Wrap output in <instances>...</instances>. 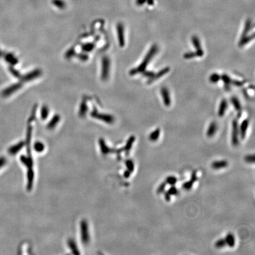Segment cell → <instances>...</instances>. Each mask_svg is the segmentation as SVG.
I'll return each mask as SVG.
<instances>
[{"instance_id":"cell-1","label":"cell","mask_w":255,"mask_h":255,"mask_svg":"<svg viewBox=\"0 0 255 255\" xmlns=\"http://www.w3.org/2000/svg\"><path fill=\"white\" fill-rule=\"evenodd\" d=\"M158 51V46L157 44H153L151 47L149 51H148L147 54L145 55L144 59H143V62H141V63L138 66V67L131 69L129 71V74L131 76H134L135 74L143 73V71H145L148 64L153 59V56L157 53Z\"/></svg>"},{"instance_id":"cell-2","label":"cell","mask_w":255,"mask_h":255,"mask_svg":"<svg viewBox=\"0 0 255 255\" xmlns=\"http://www.w3.org/2000/svg\"><path fill=\"white\" fill-rule=\"evenodd\" d=\"M111 61L108 57L105 56L102 60V74L101 78L103 81H106L108 79L110 71Z\"/></svg>"},{"instance_id":"cell-3","label":"cell","mask_w":255,"mask_h":255,"mask_svg":"<svg viewBox=\"0 0 255 255\" xmlns=\"http://www.w3.org/2000/svg\"><path fill=\"white\" fill-rule=\"evenodd\" d=\"M91 115L93 118L99 119L107 123L112 124L115 121V119L112 115L98 112L96 109H94L91 113Z\"/></svg>"},{"instance_id":"cell-4","label":"cell","mask_w":255,"mask_h":255,"mask_svg":"<svg viewBox=\"0 0 255 255\" xmlns=\"http://www.w3.org/2000/svg\"><path fill=\"white\" fill-rule=\"evenodd\" d=\"M239 125L238 121L235 119L232 122V143L235 146H238L239 143Z\"/></svg>"},{"instance_id":"cell-5","label":"cell","mask_w":255,"mask_h":255,"mask_svg":"<svg viewBox=\"0 0 255 255\" xmlns=\"http://www.w3.org/2000/svg\"><path fill=\"white\" fill-rule=\"evenodd\" d=\"M81 229L82 243L84 245L88 244L89 242V233L88 225L86 220H82L81 224Z\"/></svg>"},{"instance_id":"cell-6","label":"cell","mask_w":255,"mask_h":255,"mask_svg":"<svg viewBox=\"0 0 255 255\" xmlns=\"http://www.w3.org/2000/svg\"><path fill=\"white\" fill-rule=\"evenodd\" d=\"M42 74L41 70L40 69H36L33 71L28 73L27 74H25L24 76H21V79L22 82H30L31 81L40 77Z\"/></svg>"},{"instance_id":"cell-7","label":"cell","mask_w":255,"mask_h":255,"mask_svg":"<svg viewBox=\"0 0 255 255\" xmlns=\"http://www.w3.org/2000/svg\"><path fill=\"white\" fill-rule=\"evenodd\" d=\"M191 42L195 49V53L197 57H202L204 56V50L202 48L200 39L196 36H193L191 37Z\"/></svg>"},{"instance_id":"cell-8","label":"cell","mask_w":255,"mask_h":255,"mask_svg":"<svg viewBox=\"0 0 255 255\" xmlns=\"http://www.w3.org/2000/svg\"><path fill=\"white\" fill-rule=\"evenodd\" d=\"M22 87V83H17L15 84H12L10 86L7 88L5 89L2 93V96L3 97H8L11 95L13 93L17 92L18 90H19Z\"/></svg>"},{"instance_id":"cell-9","label":"cell","mask_w":255,"mask_h":255,"mask_svg":"<svg viewBox=\"0 0 255 255\" xmlns=\"http://www.w3.org/2000/svg\"><path fill=\"white\" fill-rule=\"evenodd\" d=\"M116 31L118 37L119 44L121 47H123L125 46V34H124V26L122 23L118 24L116 26Z\"/></svg>"},{"instance_id":"cell-10","label":"cell","mask_w":255,"mask_h":255,"mask_svg":"<svg viewBox=\"0 0 255 255\" xmlns=\"http://www.w3.org/2000/svg\"><path fill=\"white\" fill-rule=\"evenodd\" d=\"M161 93L163 99L164 105L167 107L170 106L171 104V99L168 89L166 87H163L161 89Z\"/></svg>"},{"instance_id":"cell-11","label":"cell","mask_w":255,"mask_h":255,"mask_svg":"<svg viewBox=\"0 0 255 255\" xmlns=\"http://www.w3.org/2000/svg\"><path fill=\"white\" fill-rule=\"evenodd\" d=\"M170 71V68L169 67H164L163 69H161V70H160L158 72H157V73H155V74L153 75V78H150V79H148V81L147 82V83L150 84V83H153L154 81H157V79H159L160 78H162L165 74H167Z\"/></svg>"},{"instance_id":"cell-12","label":"cell","mask_w":255,"mask_h":255,"mask_svg":"<svg viewBox=\"0 0 255 255\" xmlns=\"http://www.w3.org/2000/svg\"><path fill=\"white\" fill-rule=\"evenodd\" d=\"M249 121L248 119H245L243 120L240 125L239 126V136H240V138L243 140L245 139L246 136V133H247V131L249 127Z\"/></svg>"},{"instance_id":"cell-13","label":"cell","mask_w":255,"mask_h":255,"mask_svg":"<svg viewBox=\"0 0 255 255\" xmlns=\"http://www.w3.org/2000/svg\"><path fill=\"white\" fill-rule=\"evenodd\" d=\"M3 57L5 61L9 63L11 66H15L19 63L17 58L12 53H4Z\"/></svg>"},{"instance_id":"cell-14","label":"cell","mask_w":255,"mask_h":255,"mask_svg":"<svg viewBox=\"0 0 255 255\" xmlns=\"http://www.w3.org/2000/svg\"><path fill=\"white\" fill-rule=\"evenodd\" d=\"M24 143L22 141H21L20 143H17V144L12 145L9 149V153H10L11 155H15L17 153H19L21 150L22 148V147L24 145Z\"/></svg>"},{"instance_id":"cell-15","label":"cell","mask_w":255,"mask_h":255,"mask_svg":"<svg viewBox=\"0 0 255 255\" xmlns=\"http://www.w3.org/2000/svg\"><path fill=\"white\" fill-rule=\"evenodd\" d=\"M229 163L226 160L221 161H215L212 163V168L214 170H219L224 168L228 166Z\"/></svg>"},{"instance_id":"cell-16","label":"cell","mask_w":255,"mask_h":255,"mask_svg":"<svg viewBox=\"0 0 255 255\" xmlns=\"http://www.w3.org/2000/svg\"><path fill=\"white\" fill-rule=\"evenodd\" d=\"M227 106H228L227 101L225 99H222L220 102V103L219 108V111H218V115L220 117H222L225 115V112H226V109L227 108Z\"/></svg>"},{"instance_id":"cell-17","label":"cell","mask_w":255,"mask_h":255,"mask_svg":"<svg viewBox=\"0 0 255 255\" xmlns=\"http://www.w3.org/2000/svg\"><path fill=\"white\" fill-rule=\"evenodd\" d=\"M217 129V126L215 122H212L210 124L207 131V136L209 138H212L215 134Z\"/></svg>"},{"instance_id":"cell-18","label":"cell","mask_w":255,"mask_h":255,"mask_svg":"<svg viewBox=\"0 0 255 255\" xmlns=\"http://www.w3.org/2000/svg\"><path fill=\"white\" fill-rule=\"evenodd\" d=\"M255 37V33H252V34L249 35V36H246L244 37L240 38V41L239 43V47H243L245 46L246 44H247L249 42L252 41V40L254 39Z\"/></svg>"},{"instance_id":"cell-19","label":"cell","mask_w":255,"mask_h":255,"mask_svg":"<svg viewBox=\"0 0 255 255\" xmlns=\"http://www.w3.org/2000/svg\"><path fill=\"white\" fill-rule=\"evenodd\" d=\"M220 79H222V81L224 83L226 91H229L230 89V85L232 84V79H231V78L226 74H223L222 76H220Z\"/></svg>"},{"instance_id":"cell-20","label":"cell","mask_w":255,"mask_h":255,"mask_svg":"<svg viewBox=\"0 0 255 255\" xmlns=\"http://www.w3.org/2000/svg\"><path fill=\"white\" fill-rule=\"evenodd\" d=\"M60 117L59 115H54L51 118V120L50 121V122H49L48 125H47V128L49 129H54L55 128V126L58 124V123L60 121Z\"/></svg>"},{"instance_id":"cell-21","label":"cell","mask_w":255,"mask_h":255,"mask_svg":"<svg viewBox=\"0 0 255 255\" xmlns=\"http://www.w3.org/2000/svg\"><path fill=\"white\" fill-rule=\"evenodd\" d=\"M230 101L232 102L233 106H234L235 110L236 111L239 112V114L240 115H242V113H240V112L242 111V105H241V103L239 101V100L238 99V98L237 97L233 96L232 98H231Z\"/></svg>"},{"instance_id":"cell-22","label":"cell","mask_w":255,"mask_h":255,"mask_svg":"<svg viewBox=\"0 0 255 255\" xmlns=\"http://www.w3.org/2000/svg\"><path fill=\"white\" fill-rule=\"evenodd\" d=\"M226 245H227L230 247H233L235 246L236 242H235V237L233 234L229 233L226 235L225 239Z\"/></svg>"},{"instance_id":"cell-23","label":"cell","mask_w":255,"mask_h":255,"mask_svg":"<svg viewBox=\"0 0 255 255\" xmlns=\"http://www.w3.org/2000/svg\"><path fill=\"white\" fill-rule=\"evenodd\" d=\"M135 136H130L128 140V141L126 142V143L124 148L123 149L126 153H129L130 150H131V148L133 147V143L135 142Z\"/></svg>"},{"instance_id":"cell-24","label":"cell","mask_w":255,"mask_h":255,"mask_svg":"<svg viewBox=\"0 0 255 255\" xmlns=\"http://www.w3.org/2000/svg\"><path fill=\"white\" fill-rule=\"evenodd\" d=\"M251 28H252V21L251 20L248 19L245 22V27H244V29H243L240 38L244 37L246 36H247L248 33L250 30Z\"/></svg>"},{"instance_id":"cell-25","label":"cell","mask_w":255,"mask_h":255,"mask_svg":"<svg viewBox=\"0 0 255 255\" xmlns=\"http://www.w3.org/2000/svg\"><path fill=\"white\" fill-rule=\"evenodd\" d=\"M88 108L86 102L84 100H83L80 105V108L79 111V116L81 117L84 116L88 112Z\"/></svg>"},{"instance_id":"cell-26","label":"cell","mask_w":255,"mask_h":255,"mask_svg":"<svg viewBox=\"0 0 255 255\" xmlns=\"http://www.w3.org/2000/svg\"><path fill=\"white\" fill-rule=\"evenodd\" d=\"M160 133H161V131L159 128H157L156 129H155L149 135V140L153 142H155L157 141L160 137Z\"/></svg>"},{"instance_id":"cell-27","label":"cell","mask_w":255,"mask_h":255,"mask_svg":"<svg viewBox=\"0 0 255 255\" xmlns=\"http://www.w3.org/2000/svg\"><path fill=\"white\" fill-rule=\"evenodd\" d=\"M21 161L24 164L26 167H28L29 169L32 168L33 167V160L30 157H26L25 156L22 155L20 158Z\"/></svg>"},{"instance_id":"cell-28","label":"cell","mask_w":255,"mask_h":255,"mask_svg":"<svg viewBox=\"0 0 255 255\" xmlns=\"http://www.w3.org/2000/svg\"><path fill=\"white\" fill-rule=\"evenodd\" d=\"M49 109L48 107L46 105L42 106L41 111H40L41 119L46 120L49 116Z\"/></svg>"},{"instance_id":"cell-29","label":"cell","mask_w":255,"mask_h":255,"mask_svg":"<svg viewBox=\"0 0 255 255\" xmlns=\"http://www.w3.org/2000/svg\"><path fill=\"white\" fill-rule=\"evenodd\" d=\"M95 47V44L92 43H88L83 44L82 49L84 52H90L93 50Z\"/></svg>"},{"instance_id":"cell-30","label":"cell","mask_w":255,"mask_h":255,"mask_svg":"<svg viewBox=\"0 0 255 255\" xmlns=\"http://www.w3.org/2000/svg\"><path fill=\"white\" fill-rule=\"evenodd\" d=\"M177 181L178 180L175 177L171 175L167 177L165 182L166 183V184H168L171 186V185H175V184L177 183Z\"/></svg>"},{"instance_id":"cell-31","label":"cell","mask_w":255,"mask_h":255,"mask_svg":"<svg viewBox=\"0 0 255 255\" xmlns=\"http://www.w3.org/2000/svg\"><path fill=\"white\" fill-rule=\"evenodd\" d=\"M68 245H69V247H70V249H71V251L73 252V253L74 254H79V252H78V247L76 246L75 242H74V240H69Z\"/></svg>"},{"instance_id":"cell-32","label":"cell","mask_w":255,"mask_h":255,"mask_svg":"<svg viewBox=\"0 0 255 255\" xmlns=\"http://www.w3.org/2000/svg\"><path fill=\"white\" fill-rule=\"evenodd\" d=\"M209 80H210V82L212 83H216L219 82V81L220 80V75H219L217 73H214L210 75L209 78Z\"/></svg>"},{"instance_id":"cell-33","label":"cell","mask_w":255,"mask_h":255,"mask_svg":"<svg viewBox=\"0 0 255 255\" xmlns=\"http://www.w3.org/2000/svg\"><path fill=\"white\" fill-rule=\"evenodd\" d=\"M34 148L37 153H41L44 150V145L41 142H37L34 143Z\"/></svg>"},{"instance_id":"cell-34","label":"cell","mask_w":255,"mask_h":255,"mask_svg":"<svg viewBox=\"0 0 255 255\" xmlns=\"http://www.w3.org/2000/svg\"><path fill=\"white\" fill-rule=\"evenodd\" d=\"M100 145H101V151H102V153L106 154V153H110V151H111L110 149L107 147L106 143L103 140H100Z\"/></svg>"},{"instance_id":"cell-35","label":"cell","mask_w":255,"mask_h":255,"mask_svg":"<svg viewBox=\"0 0 255 255\" xmlns=\"http://www.w3.org/2000/svg\"><path fill=\"white\" fill-rule=\"evenodd\" d=\"M214 246L216 248L218 249H221L223 247H225V246H226V241H225V239H219L217 241L215 242Z\"/></svg>"},{"instance_id":"cell-36","label":"cell","mask_w":255,"mask_h":255,"mask_svg":"<svg viewBox=\"0 0 255 255\" xmlns=\"http://www.w3.org/2000/svg\"><path fill=\"white\" fill-rule=\"evenodd\" d=\"M125 164H126V167L128 170H129L131 173L133 172L135 166H134V163H133V160H126Z\"/></svg>"},{"instance_id":"cell-37","label":"cell","mask_w":255,"mask_h":255,"mask_svg":"<svg viewBox=\"0 0 255 255\" xmlns=\"http://www.w3.org/2000/svg\"><path fill=\"white\" fill-rule=\"evenodd\" d=\"M245 162L247 163L253 164L255 163V158L254 154H249L245 156L244 158Z\"/></svg>"},{"instance_id":"cell-38","label":"cell","mask_w":255,"mask_h":255,"mask_svg":"<svg viewBox=\"0 0 255 255\" xmlns=\"http://www.w3.org/2000/svg\"><path fill=\"white\" fill-rule=\"evenodd\" d=\"M53 4L56 7H57L59 9H64L66 6L64 2L62 0H53Z\"/></svg>"},{"instance_id":"cell-39","label":"cell","mask_w":255,"mask_h":255,"mask_svg":"<svg viewBox=\"0 0 255 255\" xmlns=\"http://www.w3.org/2000/svg\"><path fill=\"white\" fill-rule=\"evenodd\" d=\"M76 54V52H75V50L74 48H71L70 49H69L67 51H66V53H65V57L67 59H69L71 57H73L74 55Z\"/></svg>"},{"instance_id":"cell-40","label":"cell","mask_w":255,"mask_h":255,"mask_svg":"<svg viewBox=\"0 0 255 255\" xmlns=\"http://www.w3.org/2000/svg\"><path fill=\"white\" fill-rule=\"evenodd\" d=\"M9 71H10L11 73L15 77L17 78H21L20 73L17 70H16L12 66H11L10 67H9Z\"/></svg>"},{"instance_id":"cell-41","label":"cell","mask_w":255,"mask_h":255,"mask_svg":"<svg viewBox=\"0 0 255 255\" xmlns=\"http://www.w3.org/2000/svg\"><path fill=\"white\" fill-rule=\"evenodd\" d=\"M193 184L194 183L191 180H190L183 183L182 187L185 190H190L193 186Z\"/></svg>"},{"instance_id":"cell-42","label":"cell","mask_w":255,"mask_h":255,"mask_svg":"<svg viewBox=\"0 0 255 255\" xmlns=\"http://www.w3.org/2000/svg\"><path fill=\"white\" fill-rule=\"evenodd\" d=\"M183 56L185 59H191L197 57V54L195 53V51H190L185 53Z\"/></svg>"},{"instance_id":"cell-43","label":"cell","mask_w":255,"mask_h":255,"mask_svg":"<svg viewBox=\"0 0 255 255\" xmlns=\"http://www.w3.org/2000/svg\"><path fill=\"white\" fill-rule=\"evenodd\" d=\"M169 194H170L171 195H177L179 193V191L177 189V188L176 187H175L174 185H171V187L169 188V189L167 191Z\"/></svg>"},{"instance_id":"cell-44","label":"cell","mask_w":255,"mask_h":255,"mask_svg":"<svg viewBox=\"0 0 255 255\" xmlns=\"http://www.w3.org/2000/svg\"><path fill=\"white\" fill-rule=\"evenodd\" d=\"M166 185H167V184H166L165 182L162 183L158 186V187L157 188V193L158 194H161V193H164L165 191Z\"/></svg>"},{"instance_id":"cell-45","label":"cell","mask_w":255,"mask_h":255,"mask_svg":"<svg viewBox=\"0 0 255 255\" xmlns=\"http://www.w3.org/2000/svg\"><path fill=\"white\" fill-rule=\"evenodd\" d=\"M143 76L145 78H148V79H150L151 78H153V75L155 74V72L153 71H144L143 73Z\"/></svg>"},{"instance_id":"cell-46","label":"cell","mask_w":255,"mask_h":255,"mask_svg":"<svg viewBox=\"0 0 255 255\" xmlns=\"http://www.w3.org/2000/svg\"><path fill=\"white\" fill-rule=\"evenodd\" d=\"M78 58L82 61H86L89 59V56L86 53H80L78 54Z\"/></svg>"},{"instance_id":"cell-47","label":"cell","mask_w":255,"mask_h":255,"mask_svg":"<svg viewBox=\"0 0 255 255\" xmlns=\"http://www.w3.org/2000/svg\"><path fill=\"white\" fill-rule=\"evenodd\" d=\"M244 82H242V81H239L237 80H232V84L234 85L235 86L237 87H241L243 85Z\"/></svg>"},{"instance_id":"cell-48","label":"cell","mask_w":255,"mask_h":255,"mask_svg":"<svg viewBox=\"0 0 255 255\" xmlns=\"http://www.w3.org/2000/svg\"><path fill=\"white\" fill-rule=\"evenodd\" d=\"M197 179H198V177H197V171H194L191 174L190 180H191L194 183L195 181H197Z\"/></svg>"},{"instance_id":"cell-49","label":"cell","mask_w":255,"mask_h":255,"mask_svg":"<svg viewBox=\"0 0 255 255\" xmlns=\"http://www.w3.org/2000/svg\"><path fill=\"white\" fill-rule=\"evenodd\" d=\"M164 198L165 200V201L167 202H170L171 199V195L169 194V193L168 191H165L164 192Z\"/></svg>"},{"instance_id":"cell-50","label":"cell","mask_w":255,"mask_h":255,"mask_svg":"<svg viewBox=\"0 0 255 255\" xmlns=\"http://www.w3.org/2000/svg\"><path fill=\"white\" fill-rule=\"evenodd\" d=\"M36 106H35L34 108H33V112L31 113V115L30 118V121H32L34 119L35 115H36Z\"/></svg>"},{"instance_id":"cell-51","label":"cell","mask_w":255,"mask_h":255,"mask_svg":"<svg viewBox=\"0 0 255 255\" xmlns=\"http://www.w3.org/2000/svg\"><path fill=\"white\" fill-rule=\"evenodd\" d=\"M6 163V159L4 157L0 158V168L2 167Z\"/></svg>"},{"instance_id":"cell-52","label":"cell","mask_w":255,"mask_h":255,"mask_svg":"<svg viewBox=\"0 0 255 255\" xmlns=\"http://www.w3.org/2000/svg\"><path fill=\"white\" fill-rule=\"evenodd\" d=\"M146 2V0H136V4L138 5H143Z\"/></svg>"},{"instance_id":"cell-53","label":"cell","mask_w":255,"mask_h":255,"mask_svg":"<svg viewBox=\"0 0 255 255\" xmlns=\"http://www.w3.org/2000/svg\"><path fill=\"white\" fill-rule=\"evenodd\" d=\"M131 173L129 170H126L124 172V173H123V176H124L125 178H129V177L131 176Z\"/></svg>"},{"instance_id":"cell-54","label":"cell","mask_w":255,"mask_h":255,"mask_svg":"<svg viewBox=\"0 0 255 255\" xmlns=\"http://www.w3.org/2000/svg\"><path fill=\"white\" fill-rule=\"evenodd\" d=\"M146 2L149 5H153L154 3L153 0H146Z\"/></svg>"},{"instance_id":"cell-55","label":"cell","mask_w":255,"mask_h":255,"mask_svg":"<svg viewBox=\"0 0 255 255\" xmlns=\"http://www.w3.org/2000/svg\"><path fill=\"white\" fill-rule=\"evenodd\" d=\"M3 55H4V53L0 50V58L2 57H3Z\"/></svg>"}]
</instances>
